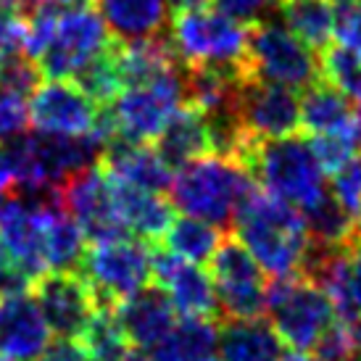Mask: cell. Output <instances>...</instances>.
Masks as SVG:
<instances>
[{
  "mask_svg": "<svg viewBox=\"0 0 361 361\" xmlns=\"http://www.w3.org/2000/svg\"><path fill=\"white\" fill-rule=\"evenodd\" d=\"M230 230L271 280L298 277L311 240L295 206L253 185L235 211Z\"/></svg>",
  "mask_w": 361,
  "mask_h": 361,
  "instance_id": "cell-1",
  "label": "cell"
},
{
  "mask_svg": "<svg viewBox=\"0 0 361 361\" xmlns=\"http://www.w3.org/2000/svg\"><path fill=\"white\" fill-rule=\"evenodd\" d=\"M253 185L256 182L240 161L209 153L188 161L174 171L169 185V203L171 209H177L185 216L203 219L227 232L235 211Z\"/></svg>",
  "mask_w": 361,
  "mask_h": 361,
  "instance_id": "cell-2",
  "label": "cell"
},
{
  "mask_svg": "<svg viewBox=\"0 0 361 361\" xmlns=\"http://www.w3.org/2000/svg\"><path fill=\"white\" fill-rule=\"evenodd\" d=\"M238 161L259 188L301 211L327 192V174L322 171L309 140L298 135L277 140H251Z\"/></svg>",
  "mask_w": 361,
  "mask_h": 361,
  "instance_id": "cell-3",
  "label": "cell"
},
{
  "mask_svg": "<svg viewBox=\"0 0 361 361\" xmlns=\"http://www.w3.org/2000/svg\"><path fill=\"white\" fill-rule=\"evenodd\" d=\"M166 40L185 69L192 66L245 69L248 27L224 16L221 11L198 8L174 13Z\"/></svg>",
  "mask_w": 361,
  "mask_h": 361,
  "instance_id": "cell-4",
  "label": "cell"
},
{
  "mask_svg": "<svg viewBox=\"0 0 361 361\" xmlns=\"http://www.w3.org/2000/svg\"><path fill=\"white\" fill-rule=\"evenodd\" d=\"M77 271L90 285L98 309H116L151 282V245L130 235L90 243Z\"/></svg>",
  "mask_w": 361,
  "mask_h": 361,
  "instance_id": "cell-5",
  "label": "cell"
},
{
  "mask_svg": "<svg viewBox=\"0 0 361 361\" xmlns=\"http://www.w3.org/2000/svg\"><path fill=\"white\" fill-rule=\"evenodd\" d=\"M245 69L256 80L274 82L290 90H306L319 80V56L274 13L248 30Z\"/></svg>",
  "mask_w": 361,
  "mask_h": 361,
  "instance_id": "cell-6",
  "label": "cell"
},
{
  "mask_svg": "<svg viewBox=\"0 0 361 361\" xmlns=\"http://www.w3.org/2000/svg\"><path fill=\"white\" fill-rule=\"evenodd\" d=\"M271 332L290 351H311L327 324L335 319L330 298L303 277L267 282V314Z\"/></svg>",
  "mask_w": 361,
  "mask_h": 361,
  "instance_id": "cell-7",
  "label": "cell"
},
{
  "mask_svg": "<svg viewBox=\"0 0 361 361\" xmlns=\"http://www.w3.org/2000/svg\"><path fill=\"white\" fill-rule=\"evenodd\" d=\"M111 35L90 0L63 6L56 13L53 32L42 53L35 59L48 80H71L77 71L111 45Z\"/></svg>",
  "mask_w": 361,
  "mask_h": 361,
  "instance_id": "cell-8",
  "label": "cell"
},
{
  "mask_svg": "<svg viewBox=\"0 0 361 361\" xmlns=\"http://www.w3.org/2000/svg\"><path fill=\"white\" fill-rule=\"evenodd\" d=\"M185 103L182 95V66L145 85H132L111 103L116 137L132 142H153Z\"/></svg>",
  "mask_w": 361,
  "mask_h": 361,
  "instance_id": "cell-9",
  "label": "cell"
},
{
  "mask_svg": "<svg viewBox=\"0 0 361 361\" xmlns=\"http://www.w3.org/2000/svg\"><path fill=\"white\" fill-rule=\"evenodd\" d=\"M235 119L251 140L290 137L301 130V101L295 90L245 77L235 95Z\"/></svg>",
  "mask_w": 361,
  "mask_h": 361,
  "instance_id": "cell-10",
  "label": "cell"
},
{
  "mask_svg": "<svg viewBox=\"0 0 361 361\" xmlns=\"http://www.w3.org/2000/svg\"><path fill=\"white\" fill-rule=\"evenodd\" d=\"M32 298L56 338L77 341L95 314V295L80 271H42L32 282Z\"/></svg>",
  "mask_w": 361,
  "mask_h": 361,
  "instance_id": "cell-11",
  "label": "cell"
},
{
  "mask_svg": "<svg viewBox=\"0 0 361 361\" xmlns=\"http://www.w3.org/2000/svg\"><path fill=\"white\" fill-rule=\"evenodd\" d=\"M59 195L63 211L77 221V227L90 243L127 235L114 209L109 174L103 171L101 164H92L69 177L59 188Z\"/></svg>",
  "mask_w": 361,
  "mask_h": 361,
  "instance_id": "cell-12",
  "label": "cell"
},
{
  "mask_svg": "<svg viewBox=\"0 0 361 361\" xmlns=\"http://www.w3.org/2000/svg\"><path fill=\"white\" fill-rule=\"evenodd\" d=\"M151 280L166 293L177 314L188 319H219L216 290L209 271L171 256L159 243H151Z\"/></svg>",
  "mask_w": 361,
  "mask_h": 361,
  "instance_id": "cell-13",
  "label": "cell"
},
{
  "mask_svg": "<svg viewBox=\"0 0 361 361\" xmlns=\"http://www.w3.org/2000/svg\"><path fill=\"white\" fill-rule=\"evenodd\" d=\"M98 109L71 80H45L32 92L30 121L48 135H90Z\"/></svg>",
  "mask_w": 361,
  "mask_h": 361,
  "instance_id": "cell-14",
  "label": "cell"
},
{
  "mask_svg": "<svg viewBox=\"0 0 361 361\" xmlns=\"http://www.w3.org/2000/svg\"><path fill=\"white\" fill-rule=\"evenodd\" d=\"M116 322L135 351L151 353L177 324V311L159 285H145L116 303Z\"/></svg>",
  "mask_w": 361,
  "mask_h": 361,
  "instance_id": "cell-15",
  "label": "cell"
},
{
  "mask_svg": "<svg viewBox=\"0 0 361 361\" xmlns=\"http://www.w3.org/2000/svg\"><path fill=\"white\" fill-rule=\"evenodd\" d=\"M51 343V330L37 303L27 295L0 301V356L8 361H37Z\"/></svg>",
  "mask_w": 361,
  "mask_h": 361,
  "instance_id": "cell-16",
  "label": "cell"
},
{
  "mask_svg": "<svg viewBox=\"0 0 361 361\" xmlns=\"http://www.w3.org/2000/svg\"><path fill=\"white\" fill-rule=\"evenodd\" d=\"M109 182L111 195H114V209H116V216H119L124 232L127 235L132 232L137 240L159 243L164 238L166 227L171 224V219H174L171 203L166 198H161V192H151L142 190V188H135V185H127V182L116 180L111 174Z\"/></svg>",
  "mask_w": 361,
  "mask_h": 361,
  "instance_id": "cell-17",
  "label": "cell"
},
{
  "mask_svg": "<svg viewBox=\"0 0 361 361\" xmlns=\"http://www.w3.org/2000/svg\"><path fill=\"white\" fill-rule=\"evenodd\" d=\"M98 164L111 177L151 192L169 190L171 177H174V171L164 164L151 142H132L116 137L103 148Z\"/></svg>",
  "mask_w": 361,
  "mask_h": 361,
  "instance_id": "cell-18",
  "label": "cell"
},
{
  "mask_svg": "<svg viewBox=\"0 0 361 361\" xmlns=\"http://www.w3.org/2000/svg\"><path fill=\"white\" fill-rule=\"evenodd\" d=\"M101 13L114 42H137L159 37L169 21L166 0H90Z\"/></svg>",
  "mask_w": 361,
  "mask_h": 361,
  "instance_id": "cell-19",
  "label": "cell"
},
{
  "mask_svg": "<svg viewBox=\"0 0 361 361\" xmlns=\"http://www.w3.org/2000/svg\"><path fill=\"white\" fill-rule=\"evenodd\" d=\"M156 153H159L164 164L171 171H177L185 166L188 161H195L201 156L211 153V140H209V124L198 109H192L188 103H182L180 109L171 114V119L166 121V127L161 130L156 137Z\"/></svg>",
  "mask_w": 361,
  "mask_h": 361,
  "instance_id": "cell-20",
  "label": "cell"
},
{
  "mask_svg": "<svg viewBox=\"0 0 361 361\" xmlns=\"http://www.w3.org/2000/svg\"><path fill=\"white\" fill-rule=\"evenodd\" d=\"M301 130L314 135H356V119L348 95L330 87L327 82L317 80L306 87L301 98Z\"/></svg>",
  "mask_w": 361,
  "mask_h": 361,
  "instance_id": "cell-21",
  "label": "cell"
},
{
  "mask_svg": "<svg viewBox=\"0 0 361 361\" xmlns=\"http://www.w3.org/2000/svg\"><path fill=\"white\" fill-rule=\"evenodd\" d=\"M216 353L221 361H280L282 343L264 319H221Z\"/></svg>",
  "mask_w": 361,
  "mask_h": 361,
  "instance_id": "cell-22",
  "label": "cell"
},
{
  "mask_svg": "<svg viewBox=\"0 0 361 361\" xmlns=\"http://www.w3.org/2000/svg\"><path fill=\"white\" fill-rule=\"evenodd\" d=\"M219 327L211 319H188L174 324V330L148 353L151 361H203L216 356Z\"/></svg>",
  "mask_w": 361,
  "mask_h": 361,
  "instance_id": "cell-23",
  "label": "cell"
},
{
  "mask_svg": "<svg viewBox=\"0 0 361 361\" xmlns=\"http://www.w3.org/2000/svg\"><path fill=\"white\" fill-rule=\"evenodd\" d=\"M277 11L282 24L314 53L324 51L332 42L335 6L330 0H282Z\"/></svg>",
  "mask_w": 361,
  "mask_h": 361,
  "instance_id": "cell-24",
  "label": "cell"
},
{
  "mask_svg": "<svg viewBox=\"0 0 361 361\" xmlns=\"http://www.w3.org/2000/svg\"><path fill=\"white\" fill-rule=\"evenodd\" d=\"M224 230L214 227L203 219H192V216H174L171 224L166 227L164 238L159 240L161 248H166L171 256H177L182 261L190 264H209L214 251L219 248V243L224 240Z\"/></svg>",
  "mask_w": 361,
  "mask_h": 361,
  "instance_id": "cell-25",
  "label": "cell"
},
{
  "mask_svg": "<svg viewBox=\"0 0 361 361\" xmlns=\"http://www.w3.org/2000/svg\"><path fill=\"white\" fill-rule=\"evenodd\" d=\"M303 221L306 232L314 245H327V248H345L351 245L353 216L330 195V190L314 201L309 209H303Z\"/></svg>",
  "mask_w": 361,
  "mask_h": 361,
  "instance_id": "cell-26",
  "label": "cell"
},
{
  "mask_svg": "<svg viewBox=\"0 0 361 361\" xmlns=\"http://www.w3.org/2000/svg\"><path fill=\"white\" fill-rule=\"evenodd\" d=\"M71 82H74L92 103L111 106V103L119 98V92L124 90V77H121V69H119L116 48L109 45L103 53H98L95 59H90L74 77H71Z\"/></svg>",
  "mask_w": 361,
  "mask_h": 361,
  "instance_id": "cell-27",
  "label": "cell"
},
{
  "mask_svg": "<svg viewBox=\"0 0 361 361\" xmlns=\"http://www.w3.org/2000/svg\"><path fill=\"white\" fill-rule=\"evenodd\" d=\"M77 341L90 361H116L132 348L116 322L114 309H95L92 319Z\"/></svg>",
  "mask_w": 361,
  "mask_h": 361,
  "instance_id": "cell-28",
  "label": "cell"
},
{
  "mask_svg": "<svg viewBox=\"0 0 361 361\" xmlns=\"http://www.w3.org/2000/svg\"><path fill=\"white\" fill-rule=\"evenodd\" d=\"M319 80L327 82L335 90L351 95L353 87L361 82V59L353 51L338 45H327L319 59Z\"/></svg>",
  "mask_w": 361,
  "mask_h": 361,
  "instance_id": "cell-29",
  "label": "cell"
},
{
  "mask_svg": "<svg viewBox=\"0 0 361 361\" xmlns=\"http://www.w3.org/2000/svg\"><path fill=\"white\" fill-rule=\"evenodd\" d=\"M309 145L324 174H332L348 161H353L361 151V137L356 135H314L309 137Z\"/></svg>",
  "mask_w": 361,
  "mask_h": 361,
  "instance_id": "cell-30",
  "label": "cell"
},
{
  "mask_svg": "<svg viewBox=\"0 0 361 361\" xmlns=\"http://www.w3.org/2000/svg\"><path fill=\"white\" fill-rule=\"evenodd\" d=\"M311 351H314V361H356L353 324L335 317L311 345Z\"/></svg>",
  "mask_w": 361,
  "mask_h": 361,
  "instance_id": "cell-31",
  "label": "cell"
},
{
  "mask_svg": "<svg viewBox=\"0 0 361 361\" xmlns=\"http://www.w3.org/2000/svg\"><path fill=\"white\" fill-rule=\"evenodd\" d=\"M40 82V69H37L35 59H30L27 53H6V56H0V85L3 87L16 90L21 95H32Z\"/></svg>",
  "mask_w": 361,
  "mask_h": 361,
  "instance_id": "cell-32",
  "label": "cell"
},
{
  "mask_svg": "<svg viewBox=\"0 0 361 361\" xmlns=\"http://www.w3.org/2000/svg\"><path fill=\"white\" fill-rule=\"evenodd\" d=\"M330 195L353 219L361 214V159L356 156L345 166L330 174Z\"/></svg>",
  "mask_w": 361,
  "mask_h": 361,
  "instance_id": "cell-33",
  "label": "cell"
},
{
  "mask_svg": "<svg viewBox=\"0 0 361 361\" xmlns=\"http://www.w3.org/2000/svg\"><path fill=\"white\" fill-rule=\"evenodd\" d=\"M30 127V103L27 95L0 85V142L24 135Z\"/></svg>",
  "mask_w": 361,
  "mask_h": 361,
  "instance_id": "cell-34",
  "label": "cell"
},
{
  "mask_svg": "<svg viewBox=\"0 0 361 361\" xmlns=\"http://www.w3.org/2000/svg\"><path fill=\"white\" fill-rule=\"evenodd\" d=\"M211 3H216V11L240 21L243 27H253L259 21L269 19L280 8V0H211Z\"/></svg>",
  "mask_w": 361,
  "mask_h": 361,
  "instance_id": "cell-35",
  "label": "cell"
},
{
  "mask_svg": "<svg viewBox=\"0 0 361 361\" xmlns=\"http://www.w3.org/2000/svg\"><path fill=\"white\" fill-rule=\"evenodd\" d=\"M332 37H338L343 48L353 51L361 59V0H348L335 8Z\"/></svg>",
  "mask_w": 361,
  "mask_h": 361,
  "instance_id": "cell-36",
  "label": "cell"
},
{
  "mask_svg": "<svg viewBox=\"0 0 361 361\" xmlns=\"http://www.w3.org/2000/svg\"><path fill=\"white\" fill-rule=\"evenodd\" d=\"M348 290L356 317L361 319V245H351L348 251Z\"/></svg>",
  "mask_w": 361,
  "mask_h": 361,
  "instance_id": "cell-37",
  "label": "cell"
},
{
  "mask_svg": "<svg viewBox=\"0 0 361 361\" xmlns=\"http://www.w3.org/2000/svg\"><path fill=\"white\" fill-rule=\"evenodd\" d=\"M11 190H13V169H11L8 153L0 145V195H8Z\"/></svg>",
  "mask_w": 361,
  "mask_h": 361,
  "instance_id": "cell-38",
  "label": "cell"
},
{
  "mask_svg": "<svg viewBox=\"0 0 361 361\" xmlns=\"http://www.w3.org/2000/svg\"><path fill=\"white\" fill-rule=\"evenodd\" d=\"M169 8L174 13H182V11H198V8H209L211 0H166Z\"/></svg>",
  "mask_w": 361,
  "mask_h": 361,
  "instance_id": "cell-39",
  "label": "cell"
},
{
  "mask_svg": "<svg viewBox=\"0 0 361 361\" xmlns=\"http://www.w3.org/2000/svg\"><path fill=\"white\" fill-rule=\"evenodd\" d=\"M74 3H82V0H21V6L27 8V13L32 8H45V6H59V8H63V6H74Z\"/></svg>",
  "mask_w": 361,
  "mask_h": 361,
  "instance_id": "cell-40",
  "label": "cell"
},
{
  "mask_svg": "<svg viewBox=\"0 0 361 361\" xmlns=\"http://www.w3.org/2000/svg\"><path fill=\"white\" fill-rule=\"evenodd\" d=\"M351 109H353V119H356V130L361 135V82L351 92Z\"/></svg>",
  "mask_w": 361,
  "mask_h": 361,
  "instance_id": "cell-41",
  "label": "cell"
},
{
  "mask_svg": "<svg viewBox=\"0 0 361 361\" xmlns=\"http://www.w3.org/2000/svg\"><path fill=\"white\" fill-rule=\"evenodd\" d=\"M116 361H151V359H148V353H142V351H135V348H130V351L124 353L121 359H116Z\"/></svg>",
  "mask_w": 361,
  "mask_h": 361,
  "instance_id": "cell-42",
  "label": "cell"
},
{
  "mask_svg": "<svg viewBox=\"0 0 361 361\" xmlns=\"http://www.w3.org/2000/svg\"><path fill=\"white\" fill-rule=\"evenodd\" d=\"M351 245H361V214L353 219V232H351Z\"/></svg>",
  "mask_w": 361,
  "mask_h": 361,
  "instance_id": "cell-43",
  "label": "cell"
},
{
  "mask_svg": "<svg viewBox=\"0 0 361 361\" xmlns=\"http://www.w3.org/2000/svg\"><path fill=\"white\" fill-rule=\"evenodd\" d=\"M280 361H314V359L306 356V353H301V351H288V353H282Z\"/></svg>",
  "mask_w": 361,
  "mask_h": 361,
  "instance_id": "cell-44",
  "label": "cell"
},
{
  "mask_svg": "<svg viewBox=\"0 0 361 361\" xmlns=\"http://www.w3.org/2000/svg\"><path fill=\"white\" fill-rule=\"evenodd\" d=\"M353 338H356V359L361 361V319L353 324Z\"/></svg>",
  "mask_w": 361,
  "mask_h": 361,
  "instance_id": "cell-45",
  "label": "cell"
},
{
  "mask_svg": "<svg viewBox=\"0 0 361 361\" xmlns=\"http://www.w3.org/2000/svg\"><path fill=\"white\" fill-rule=\"evenodd\" d=\"M11 264V259H8V253H6V248H3V243H0V271L6 269Z\"/></svg>",
  "mask_w": 361,
  "mask_h": 361,
  "instance_id": "cell-46",
  "label": "cell"
},
{
  "mask_svg": "<svg viewBox=\"0 0 361 361\" xmlns=\"http://www.w3.org/2000/svg\"><path fill=\"white\" fill-rule=\"evenodd\" d=\"M203 361H221V359H219V353H216V356H209V359H203Z\"/></svg>",
  "mask_w": 361,
  "mask_h": 361,
  "instance_id": "cell-47",
  "label": "cell"
},
{
  "mask_svg": "<svg viewBox=\"0 0 361 361\" xmlns=\"http://www.w3.org/2000/svg\"><path fill=\"white\" fill-rule=\"evenodd\" d=\"M332 6H341V3H348V0H330Z\"/></svg>",
  "mask_w": 361,
  "mask_h": 361,
  "instance_id": "cell-48",
  "label": "cell"
},
{
  "mask_svg": "<svg viewBox=\"0 0 361 361\" xmlns=\"http://www.w3.org/2000/svg\"><path fill=\"white\" fill-rule=\"evenodd\" d=\"M3 201H6V195H0V203H3Z\"/></svg>",
  "mask_w": 361,
  "mask_h": 361,
  "instance_id": "cell-49",
  "label": "cell"
},
{
  "mask_svg": "<svg viewBox=\"0 0 361 361\" xmlns=\"http://www.w3.org/2000/svg\"><path fill=\"white\" fill-rule=\"evenodd\" d=\"M0 361H8V359H3V356H0Z\"/></svg>",
  "mask_w": 361,
  "mask_h": 361,
  "instance_id": "cell-50",
  "label": "cell"
}]
</instances>
